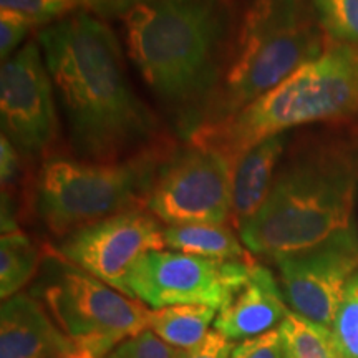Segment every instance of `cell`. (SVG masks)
Masks as SVG:
<instances>
[{
  "label": "cell",
  "instance_id": "9a60e30c",
  "mask_svg": "<svg viewBox=\"0 0 358 358\" xmlns=\"http://www.w3.org/2000/svg\"><path fill=\"white\" fill-rule=\"evenodd\" d=\"M285 133L275 134L249 148L232 164L231 221L237 232L266 204L277 169L285 156Z\"/></svg>",
  "mask_w": 358,
  "mask_h": 358
},
{
  "label": "cell",
  "instance_id": "9c48e42d",
  "mask_svg": "<svg viewBox=\"0 0 358 358\" xmlns=\"http://www.w3.org/2000/svg\"><path fill=\"white\" fill-rule=\"evenodd\" d=\"M249 261H213L176 250H153L134 264L129 295L151 310L173 306H208L221 310L248 279Z\"/></svg>",
  "mask_w": 358,
  "mask_h": 358
},
{
  "label": "cell",
  "instance_id": "52a82bcc",
  "mask_svg": "<svg viewBox=\"0 0 358 358\" xmlns=\"http://www.w3.org/2000/svg\"><path fill=\"white\" fill-rule=\"evenodd\" d=\"M47 256L35 297L71 342L103 358L123 340L148 330L150 307L64 261L52 248Z\"/></svg>",
  "mask_w": 358,
  "mask_h": 358
},
{
  "label": "cell",
  "instance_id": "ffe728a7",
  "mask_svg": "<svg viewBox=\"0 0 358 358\" xmlns=\"http://www.w3.org/2000/svg\"><path fill=\"white\" fill-rule=\"evenodd\" d=\"M327 42L358 48V0H312Z\"/></svg>",
  "mask_w": 358,
  "mask_h": 358
},
{
  "label": "cell",
  "instance_id": "ac0fdd59",
  "mask_svg": "<svg viewBox=\"0 0 358 358\" xmlns=\"http://www.w3.org/2000/svg\"><path fill=\"white\" fill-rule=\"evenodd\" d=\"M216 308L208 306H173L151 310L148 329L169 347L186 350L208 337L216 320Z\"/></svg>",
  "mask_w": 358,
  "mask_h": 358
},
{
  "label": "cell",
  "instance_id": "d6986e66",
  "mask_svg": "<svg viewBox=\"0 0 358 358\" xmlns=\"http://www.w3.org/2000/svg\"><path fill=\"white\" fill-rule=\"evenodd\" d=\"M287 358H338L332 330L290 310L279 325Z\"/></svg>",
  "mask_w": 358,
  "mask_h": 358
},
{
  "label": "cell",
  "instance_id": "5b68a950",
  "mask_svg": "<svg viewBox=\"0 0 358 358\" xmlns=\"http://www.w3.org/2000/svg\"><path fill=\"white\" fill-rule=\"evenodd\" d=\"M358 115V48L327 43L324 53L226 122L186 141L213 148L234 164L249 148L290 128Z\"/></svg>",
  "mask_w": 358,
  "mask_h": 358
},
{
  "label": "cell",
  "instance_id": "8992f818",
  "mask_svg": "<svg viewBox=\"0 0 358 358\" xmlns=\"http://www.w3.org/2000/svg\"><path fill=\"white\" fill-rule=\"evenodd\" d=\"M176 143L169 140L115 163L50 155L40 161L27 192V213L53 239L62 241L116 214L146 209L161 166Z\"/></svg>",
  "mask_w": 358,
  "mask_h": 358
},
{
  "label": "cell",
  "instance_id": "603a6c76",
  "mask_svg": "<svg viewBox=\"0 0 358 358\" xmlns=\"http://www.w3.org/2000/svg\"><path fill=\"white\" fill-rule=\"evenodd\" d=\"M176 348L169 347L163 340L151 332L150 329L145 332L134 335L131 338L123 340L113 350L106 353L103 358H174Z\"/></svg>",
  "mask_w": 358,
  "mask_h": 358
},
{
  "label": "cell",
  "instance_id": "44dd1931",
  "mask_svg": "<svg viewBox=\"0 0 358 358\" xmlns=\"http://www.w3.org/2000/svg\"><path fill=\"white\" fill-rule=\"evenodd\" d=\"M330 330L338 358H358V272L347 284Z\"/></svg>",
  "mask_w": 358,
  "mask_h": 358
},
{
  "label": "cell",
  "instance_id": "2e32d148",
  "mask_svg": "<svg viewBox=\"0 0 358 358\" xmlns=\"http://www.w3.org/2000/svg\"><path fill=\"white\" fill-rule=\"evenodd\" d=\"M164 243L169 250L213 261H249L252 259L243 239L227 224H181L164 227Z\"/></svg>",
  "mask_w": 358,
  "mask_h": 358
},
{
  "label": "cell",
  "instance_id": "8fae6325",
  "mask_svg": "<svg viewBox=\"0 0 358 358\" xmlns=\"http://www.w3.org/2000/svg\"><path fill=\"white\" fill-rule=\"evenodd\" d=\"M164 227L148 209L106 217L58 241L55 254L128 297V277L140 259L164 250Z\"/></svg>",
  "mask_w": 358,
  "mask_h": 358
},
{
  "label": "cell",
  "instance_id": "ba28073f",
  "mask_svg": "<svg viewBox=\"0 0 358 358\" xmlns=\"http://www.w3.org/2000/svg\"><path fill=\"white\" fill-rule=\"evenodd\" d=\"M232 164L213 148L186 141L161 166L146 209L166 226L231 221Z\"/></svg>",
  "mask_w": 358,
  "mask_h": 358
},
{
  "label": "cell",
  "instance_id": "83f0119b",
  "mask_svg": "<svg viewBox=\"0 0 358 358\" xmlns=\"http://www.w3.org/2000/svg\"><path fill=\"white\" fill-rule=\"evenodd\" d=\"M62 358H101V357L98 355L96 352H93L92 348L73 343V347H71Z\"/></svg>",
  "mask_w": 358,
  "mask_h": 358
},
{
  "label": "cell",
  "instance_id": "4316f807",
  "mask_svg": "<svg viewBox=\"0 0 358 358\" xmlns=\"http://www.w3.org/2000/svg\"><path fill=\"white\" fill-rule=\"evenodd\" d=\"M127 0H95V7H93V13L101 19L105 17H116L120 8Z\"/></svg>",
  "mask_w": 358,
  "mask_h": 358
},
{
  "label": "cell",
  "instance_id": "6da1fadb",
  "mask_svg": "<svg viewBox=\"0 0 358 358\" xmlns=\"http://www.w3.org/2000/svg\"><path fill=\"white\" fill-rule=\"evenodd\" d=\"M71 156L115 163L171 140L134 92L122 43L101 17L77 12L37 35Z\"/></svg>",
  "mask_w": 358,
  "mask_h": 358
},
{
  "label": "cell",
  "instance_id": "7a4b0ae2",
  "mask_svg": "<svg viewBox=\"0 0 358 358\" xmlns=\"http://www.w3.org/2000/svg\"><path fill=\"white\" fill-rule=\"evenodd\" d=\"M129 60L185 140L199 128L234 29L227 0H127L116 13Z\"/></svg>",
  "mask_w": 358,
  "mask_h": 358
},
{
  "label": "cell",
  "instance_id": "277c9868",
  "mask_svg": "<svg viewBox=\"0 0 358 358\" xmlns=\"http://www.w3.org/2000/svg\"><path fill=\"white\" fill-rule=\"evenodd\" d=\"M327 43L312 2L252 0L234 22L221 77L198 129L232 118L324 53Z\"/></svg>",
  "mask_w": 358,
  "mask_h": 358
},
{
  "label": "cell",
  "instance_id": "cb8c5ba5",
  "mask_svg": "<svg viewBox=\"0 0 358 358\" xmlns=\"http://www.w3.org/2000/svg\"><path fill=\"white\" fill-rule=\"evenodd\" d=\"M35 27H37L35 22L24 13L7 10V8L0 10V57L3 62L17 52L27 34Z\"/></svg>",
  "mask_w": 358,
  "mask_h": 358
},
{
  "label": "cell",
  "instance_id": "5bb4252c",
  "mask_svg": "<svg viewBox=\"0 0 358 358\" xmlns=\"http://www.w3.org/2000/svg\"><path fill=\"white\" fill-rule=\"evenodd\" d=\"M71 347L73 342L34 294L2 301L0 358H62Z\"/></svg>",
  "mask_w": 358,
  "mask_h": 358
},
{
  "label": "cell",
  "instance_id": "484cf974",
  "mask_svg": "<svg viewBox=\"0 0 358 358\" xmlns=\"http://www.w3.org/2000/svg\"><path fill=\"white\" fill-rule=\"evenodd\" d=\"M236 343L226 338L217 330H211L203 342L198 345L186 348V350H176L174 358H231Z\"/></svg>",
  "mask_w": 358,
  "mask_h": 358
},
{
  "label": "cell",
  "instance_id": "7402d4cb",
  "mask_svg": "<svg viewBox=\"0 0 358 358\" xmlns=\"http://www.w3.org/2000/svg\"><path fill=\"white\" fill-rule=\"evenodd\" d=\"M0 7L24 13L37 27H47L77 12L93 13L95 0H0Z\"/></svg>",
  "mask_w": 358,
  "mask_h": 358
},
{
  "label": "cell",
  "instance_id": "e0dca14e",
  "mask_svg": "<svg viewBox=\"0 0 358 358\" xmlns=\"http://www.w3.org/2000/svg\"><path fill=\"white\" fill-rule=\"evenodd\" d=\"M48 249L40 248L24 231L3 232L0 237V297L2 301L24 292L47 257Z\"/></svg>",
  "mask_w": 358,
  "mask_h": 358
},
{
  "label": "cell",
  "instance_id": "3957f363",
  "mask_svg": "<svg viewBox=\"0 0 358 358\" xmlns=\"http://www.w3.org/2000/svg\"><path fill=\"white\" fill-rule=\"evenodd\" d=\"M357 189V138L308 141L284 156L266 204L239 237L268 261L313 248L353 226Z\"/></svg>",
  "mask_w": 358,
  "mask_h": 358
},
{
  "label": "cell",
  "instance_id": "d4e9b609",
  "mask_svg": "<svg viewBox=\"0 0 358 358\" xmlns=\"http://www.w3.org/2000/svg\"><path fill=\"white\" fill-rule=\"evenodd\" d=\"M231 358H287L279 329L239 342Z\"/></svg>",
  "mask_w": 358,
  "mask_h": 358
},
{
  "label": "cell",
  "instance_id": "4fadbf2b",
  "mask_svg": "<svg viewBox=\"0 0 358 358\" xmlns=\"http://www.w3.org/2000/svg\"><path fill=\"white\" fill-rule=\"evenodd\" d=\"M289 312L279 280L271 268L254 262L248 279L219 310L213 327L232 342H243L279 329Z\"/></svg>",
  "mask_w": 358,
  "mask_h": 358
},
{
  "label": "cell",
  "instance_id": "7c38bea8",
  "mask_svg": "<svg viewBox=\"0 0 358 358\" xmlns=\"http://www.w3.org/2000/svg\"><path fill=\"white\" fill-rule=\"evenodd\" d=\"M274 264L290 310L330 330L347 284L358 272L355 226Z\"/></svg>",
  "mask_w": 358,
  "mask_h": 358
},
{
  "label": "cell",
  "instance_id": "30bf717a",
  "mask_svg": "<svg viewBox=\"0 0 358 358\" xmlns=\"http://www.w3.org/2000/svg\"><path fill=\"white\" fill-rule=\"evenodd\" d=\"M2 134L27 159L55 155L60 134L58 101L37 40H29L0 70Z\"/></svg>",
  "mask_w": 358,
  "mask_h": 358
}]
</instances>
